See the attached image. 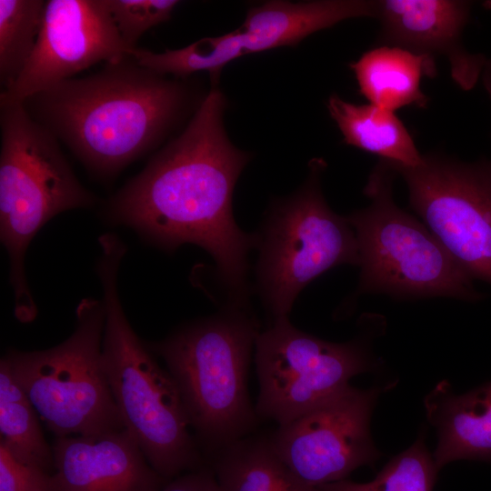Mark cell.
Wrapping results in <instances>:
<instances>
[{
  "instance_id": "14",
  "label": "cell",
  "mask_w": 491,
  "mask_h": 491,
  "mask_svg": "<svg viewBox=\"0 0 491 491\" xmlns=\"http://www.w3.org/2000/svg\"><path fill=\"white\" fill-rule=\"evenodd\" d=\"M53 491H160L168 482L125 428L55 437Z\"/></svg>"
},
{
  "instance_id": "2",
  "label": "cell",
  "mask_w": 491,
  "mask_h": 491,
  "mask_svg": "<svg viewBox=\"0 0 491 491\" xmlns=\"http://www.w3.org/2000/svg\"><path fill=\"white\" fill-rule=\"evenodd\" d=\"M186 85L129 55L73 77L23 104L94 175L107 180L155 148L188 107Z\"/></svg>"
},
{
  "instance_id": "27",
  "label": "cell",
  "mask_w": 491,
  "mask_h": 491,
  "mask_svg": "<svg viewBox=\"0 0 491 491\" xmlns=\"http://www.w3.org/2000/svg\"><path fill=\"white\" fill-rule=\"evenodd\" d=\"M480 81L489 101L491 102V56H487L486 58L480 76Z\"/></svg>"
},
{
  "instance_id": "18",
  "label": "cell",
  "mask_w": 491,
  "mask_h": 491,
  "mask_svg": "<svg viewBox=\"0 0 491 491\" xmlns=\"http://www.w3.org/2000/svg\"><path fill=\"white\" fill-rule=\"evenodd\" d=\"M218 491H321L302 482L268 436H246L205 458Z\"/></svg>"
},
{
  "instance_id": "26",
  "label": "cell",
  "mask_w": 491,
  "mask_h": 491,
  "mask_svg": "<svg viewBox=\"0 0 491 491\" xmlns=\"http://www.w3.org/2000/svg\"><path fill=\"white\" fill-rule=\"evenodd\" d=\"M160 491H218L214 472L205 464L169 480Z\"/></svg>"
},
{
  "instance_id": "17",
  "label": "cell",
  "mask_w": 491,
  "mask_h": 491,
  "mask_svg": "<svg viewBox=\"0 0 491 491\" xmlns=\"http://www.w3.org/2000/svg\"><path fill=\"white\" fill-rule=\"evenodd\" d=\"M350 68L369 104L392 112L411 105L426 107L428 97L421 81L437 75L434 56L389 45L364 53Z\"/></svg>"
},
{
  "instance_id": "9",
  "label": "cell",
  "mask_w": 491,
  "mask_h": 491,
  "mask_svg": "<svg viewBox=\"0 0 491 491\" xmlns=\"http://www.w3.org/2000/svg\"><path fill=\"white\" fill-rule=\"evenodd\" d=\"M369 336L333 343L297 329L288 317L271 321L255 345L257 416L286 425L376 367Z\"/></svg>"
},
{
  "instance_id": "5",
  "label": "cell",
  "mask_w": 491,
  "mask_h": 491,
  "mask_svg": "<svg viewBox=\"0 0 491 491\" xmlns=\"http://www.w3.org/2000/svg\"><path fill=\"white\" fill-rule=\"evenodd\" d=\"M0 236L10 261L15 316L34 319L25 258L40 228L56 215L91 207L96 197L77 179L60 142L23 103L0 101Z\"/></svg>"
},
{
  "instance_id": "1",
  "label": "cell",
  "mask_w": 491,
  "mask_h": 491,
  "mask_svg": "<svg viewBox=\"0 0 491 491\" xmlns=\"http://www.w3.org/2000/svg\"><path fill=\"white\" fill-rule=\"evenodd\" d=\"M224 108L222 93L211 89L185 130L109 199L105 215L169 251L199 246L215 263L228 305L247 308L248 254L258 237L233 216L234 187L248 156L228 140Z\"/></svg>"
},
{
  "instance_id": "23",
  "label": "cell",
  "mask_w": 491,
  "mask_h": 491,
  "mask_svg": "<svg viewBox=\"0 0 491 491\" xmlns=\"http://www.w3.org/2000/svg\"><path fill=\"white\" fill-rule=\"evenodd\" d=\"M438 468L423 435L391 458L369 482L344 479L319 486L321 491H433Z\"/></svg>"
},
{
  "instance_id": "20",
  "label": "cell",
  "mask_w": 491,
  "mask_h": 491,
  "mask_svg": "<svg viewBox=\"0 0 491 491\" xmlns=\"http://www.w3.org/2000/svg\"><path fill=\"white\" fill-rule=\"evenodd\" d=\"M38 416L3 356L0 360V442L20 462L53 474L52 446L45 439Z\"/></svg>"
},
{
  "instance_id": "13",
  "label": "cell",
  "mask_w": 491,
  "mask_h": 491,
  "mask_svg": "<svg viewBox=\"0 0 491 491\" xmlns=\"http://www.w3.org/2000/svg\"><path fill=\"white\" fill-rule=\"evenodd\" d=\"M472 5L465 0H377V43L444 56L454 82L470 91L480 80L487 58L470 52L464 43Z\"/></svg>"
},
{
  "instance_id": "12",
  "label": "cell",
  "mask_w": 491,
  "mask_h": 491,
  "mask_svg": "<svg viewBox=\"0 0 491 491\" xmlns=\"http://www.w3.org/2000/svg\"><path fill=\"white\" fill-rule=\"evenodd\" d=\"M132 51L107 0L45 1L35 49L15 83L1 92L0 101L23 103L100 62L123 60Z\"/></svg>"
},
{
  "instance_id": "19",
  "label": "cell",
  "mask_w": 491,
  "mask_h": 491,
  "mask_svg": "<svg viewBox=\"0 0 491 491\" xmlns=\"http://www.w3.org/2000/svg\"><path fill=\"white\" fill-rule=\"evenodd\" d=\"M327 108L346 145L402 165L421 162L422 154L395 112L372 104H352L336 95L329 97Z\"/></svg>"
},
{
  "instance_id": "7",
  "label": "cell",
  "mask_w": 491,
  "mask_h": 491,
  "mask_svg": "<svg viewBox=\"0 0 491 491\" xmlns=\"http://www.w3.org/2000/svg\"><path fill=\"white\" fill-rule=\"evenodd\" d=\"M103 301L83 299L72 335L45 350H9L4 357L55 437L125 429L102 362Z\"/></svg>"
},
{
  "instance_id": "10",
  "label": "cell",
  "mask_w": 491,
  "mask_h": 491,
  "mask_svg": "<svg viewBox=\"0 0 491 491\" xmlns=\"http://www.w3.org/2000/svg\"><path fill=\"white\" fill-rule=\"evenodd\" d=\"M389 163L411 209L470 278L491 286V159L434 150L415 166Z\"/></svg>"
},
{
  "instance_id": "15",
  "label": "cell",
  "mask_w": 491,
  "mask_h": 491,
  "mask_svg": "<svg viewBox=\"0 0 491 491\" xmlns=\"http://www.w3.org/2000/svg\"><path fill=\"white\" fill-rule=\"evenodd\" d=\"M424 402L437 434L438 470L462 459L491 462V381L461 395L442 381Z\"/></svg>"
},
{
  "instance_id": "24",
  "label": "cell",
  "mask_w": 491,
  "mask_h": 491,
  "mask_svg": "<svg viewBox=\"0 0 491 491\" xmlns=\"http://www.w3.org/2000/svg\"><path fill=\"white\" fill-rule=\"evenodd\" d=\"M108 7L125 43L135 48L138 39L151 27L171 18L179 4L175 0H107Z\"/></svg>"
},
{
  "instance_id": "4",
  "label": "cell",
  "mask_w": 491,
  "mask_h": 491,
  "mask_svg": "<svg viewBox=\"0 0 491 491\" xmlns=\"http://www.w3.org/2000/svg\"><path fill=\"white\" fill-rule=\"evenodd\" d=\"M259 333L247 308L226 306L148 344L177 386L205 457L247 436L256 426L247 372Z\"/></svg>"
},
{
  "instance_id": "16",
  "label": "cell",
  "mask_w": 491,
  "mask_h": 491,
  "mask_svg": "<svg viewBox=\"0 0 491 491\" xmlns=\"http://www.w3.org/2000/svg\"><path fill=\"white\" fill-rule=\"evenodd\" d=\"M377 0L271 1L252 8L241 26L247 54L292 46L353 18H376Z\"/></svg>"
},
{
  "instance_id": "22",
  "label": "cell",
  "mask_w": 491,
  "mask_h": 491,
  "mask_svg": "<svg viewBox=\"0 0 491 491\" xmlns=\"http://www.w3.org/2000/svg\"><path fill=\"white\" fill-rule=\"evenodd\" d=\"M45 5L43 0H0V84L3 90L15 83L35 49Z\"/></svg>"
},
{
  "instance_id": "3",
  "label": "cell",
  "mask_w": 491,
  "mask_h": 491,
  "mask_svg": "<svg viewBox=\"0 0 491 491\" xmlns=\"http://www.w3.org/2000/svg\"><path fill=\"white\" fill-rule=\"evenodd\" d=\"M97 274L103 286L105 326L102 362L125 428L154 469L166 481L205 466L190 433L177 386L155 354L129 324L117 291V274L125 246L115 234L98 239Z\"/></svg>"
},
{
  "instance_id": "25",
  "label": "cell",
  "mask_w": 491,
  "mask_h": 491,
  "mask_svg": "<svg viewBox=\"0 0 491 491\" xmlns=\"http://www.w3.org/2000/svg\"><path fill=\"white\" fill-rule=\"evenodd\" d=\"M0 491H53L51 474L20 462L0 442Z\"/></svg>"
},
{
  "instance_id": "11",
  "label": "cell",
  "mask_w": 491,
  "mask_h": 491,
  "mask_svg": "<svg viewBox=\"0 0 491 491\" xmlns=\"http://www.w3.org/2000/svg\"><path fill=\"white\" fill-rule=\"evenodd\" d=\"M381 387L348 386L269 437L275 450L304 483L321 486L347 479L381 454L370 434V419Z\"/></svg>"
},
{
  "instance_id": "6",
  "label": "cell",
  "mask_w": 491,
  "mask_h": 491,
  "mask_svg": "<svg viewBox=\"0 0 491 491\" xmlns=\"http://www.w3.org/2000/svg\"><path fill=\"white\" fill-rule=\"evenodd\" d=\"M397 174L378 159L364 195L365 208L346 215L359 253V279L352 297L385 295L396 300L448 297L469 303L483 300L470 278L433 233L394 198Z\"/></svg>"
},
{
  "instance_id": "21",
  "label": "cell",
  "mask_w": 491,
  "mask_h": 491,
  "mask_svg": "<svg viewBox=\"0 0 491 491\" xmlns=\"http://www.w3.org/2000/svg\"><path fill=\"white\" fill-rule=\"evenodd\" d=\"M248 55L240 29L216 37H205L175 50L155 53L135 47L131 56L153 72L186 77L197 72L216 74L226 64Z\"/></svg>"
},
{
  "instance_id": "8",
  "label": "cell",
  "mask_w": 491,
  "mask_h": 491,
  "mask_svg": "<svg viewBox=\"0 0 491 491\" xmlns=\"http://www.w3.org/2000/svg\"><path fill=\"white\" fill-rule=\"evenodd\" d=\"M325 166L320 159L312 162L304 185L275 203L257 234V289L272 321L288 317L298 294L327 270L359 266L354 229L323 195Z\"/></svg>"
}]
</instances>
